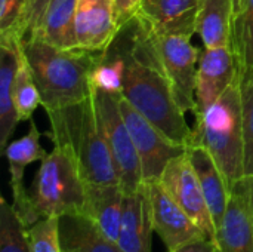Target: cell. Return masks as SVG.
<instances>
[{
  "mask_svg": "<svg viewBox=\"0 0 253 252\" xmlns=\"http://www.w3.org/2000/svg\"><path fill=\"white\" fill-rule=\"evenodd\" d=\"M125 193L119 184L86 186L83 215L89 217L96 227L113 242H119L123 218Z\"/></svg>",
  "mask_w": 253,
  "mask_h": 252,
  "instance_id": "obj_19",
  "label": "cell"
},
{
  "mask_svg": "<svg viewBox=\"0 0 253 252\" xmlns=\"http://www.w3.org/2000/svg\"><path fill=\"white\" fill-rule=\"evenodd\" d=\"M144 190L150 205L153 229L166 245L168 252L206 236L191 217L173 201L160 180L144 181Z\"/></svg>",
  "mask_w": 253,
  "mask_h": 252,
  "instance_id": "obj_9",
  "label": "cell"
},
{
  "mask_svg": "<svg viewBox=\"0 0 253 252\" xmlns=\"http://www.w3.org/2000/svg\"><path fill=\"white\" fill-rule=\"evenodd\" d=\"M31 252H62L58 217H44L27 227Z\"/></svg>",
  "mask_w": 253,
  "mask_h": 252,
  "instance_id": "obj_27",
  "label": "cell"
},
{
  "mask_svg": "<svg viewBox=\"0 0 253 252\" xmlns=\"http://www.w3.org/2000/svg\"><path fill=\"white\" fill-rule=\"evenodd\" d=\"M148 36L159 61L172 83L178 104L184 111L196 113V77L200 59L197 48L191 43V39L185 36L156 34L151 31H148Z\"/></svg>",
  "mask_w": 253,
  "mask_h": 252,
  "instance_id": "obj_7",
  "label": "cell"
},
{
  "mask_svg": "<svg viewBox=\"0 0 253 252\" xmlns=\"http://www.w3.org/2000/svg\"><path fill=\"white\" fill-rule=\"evenodd\" d=\"M13 104L19 122L30 120L33 117V113L37 110V107L42 105V95L36 85L31 67L22 50V45L19 49V62H18L15 85H13Z\"/></svg>",
  "mask_w": 253,
  "mask_h": 252,
  "instance_id": "obj_25",
  "label": "cell"
},
{
  "mask_svg": "<svg viewBox=\"0 0 253 252\" xmlns=\"http://www.w3.org/2000/svg\"><path fill=\"white\" fill-rule=\"evenodd\" d=\"M237 80V67L231 46L205 49L196 77V116L215 102Z\"/></svg>",
  "mask_w": 253,
  "mask_h": 252,
  "instance_id": "obj_14",
  "label": "cell"
},
{
  "mask_svg": "<svg viewBox=\"0 0 253 252\" xmlns=\"http://www.w3.org/2000/svg\"><path fill=\"white\" fill-rule=\"evenodd\" d=\"M50 0H25L22 13L13 28H10L13 33L19 36V39L24 42L31 37L34 30L39 25V21L47 7Z\"/></svg>",
  "mask_w": 253,
  "mask_h": 252,
  "instance_id": "obj_29",
  "label": "cell"
},
{
  "mask_svg": "<svg viewBox=\"0 0 253 252\" xmlns=\"http://www.w3.org/2000/svg\"><path fill=\"white\" fill-rule=\"evenodd\" d=\"M170 252H218V244L209 238H200Z\"/></svg>",
  "mask_w": 253,
  "mask_h": 252,
  "instance_id": "obj_32",
  "label": "cell"
},
{
  "mask_svg": "<svg viewBox=\"0 0 253 252\" xmlns=\"http://www.w3.org/2000/svg\"><path fill=\"white\" fill-rule=\"evenodd\" d=\"M200 0H142L135 16L148 31L193 37Z\"/></svg>",
  "mask_w": 253,
  "mask_h": 252,
  "instance_id": "obj_13",
  "label": "cell"
},
{
  "mask_svg": "<svg viewBox=\"0 0 253 252\" xmlns=\"http://www.w3.org/2000/svg\"><path fill=\"white\" fill-rule=\"evenodd\" d=\"M243 137H245V177H253V82L240 85Z\"/></svg>",
  "mask_w": 253,
  "mask_h": 252,
  "instance_id": "obj_28",
  "label": "cell"
},
{
  "mask_svg": "<svg viewBox=\"0 0 253 252\" xmlns=\"http://www.w3.org/2000/svg\"><path fill=\"white\" fill-rule=\"evenodd\" d=\"M132 22L130 43L123 49L126 71L122 97L169 140L188 147L193 129L185 120V111L178 104L172 83L154 52L148 31L136 18H132Z\"/></svg>",
  "mask_w": 253,
  "mask_h": 252,
  "instance_id": "obj_1",
  "label": "cell"
},
{
  "mask_svg": "<svg viewBox=\"0 0 253 252\" xmlns=\"http://www.w3.org/2000/svg\"><path fill=\"white\" fill-rule=\"evenodd\" d=\"M231 49L237 67L239 85L253 82V0H243V4L233 18Z\"/></svg>",
  "mask_w": 253,
  "mask_h": 252,
  "instance_id": "obj_23",
  "label": "cell"
},
{
  "mask_svg": "<svg viewBox=\"0 0 253 252\" xmlns=\"http://www.w3.org/2000/svg\"><path fill=\"white\" fill-rule=\"evenodd\" d=\"M25 0H0V31L10 30L16 25Z\"/></svg>",
  "mask_w": 253,
  "mask_h": 252,
  "instance_id": "obj_30",
  "label": "cell"
},
{
  "mask_svg": "<svg viewBox=\"0 0 253 252\" xmlns=\"http://www.w3.org/2000/svg\"><path fill=\"white\" fill-rule=\"evenodd\" d=\"M141 1L142 0H114L116 16L122 28L135 16Z\"/></svg>",
  "mask_w": 253,
  "mask_h": 252,
  "instance_id": "obj_31",
  "label": "cell"
},
{
  "mask_svg": "<svg viewBox=\"0 0 253 252\" xmlns=\"http://www.w3.org/2000/svg\"><path fill=\"white\" fill-rule=\"evenodd\" d=\"M77 0H50L30 39H42L61 49H74ZM28 40V39H27Z\"/></svg>",
  "mask_w": 253,
  "mask_h": 252,
  "instance_id": "obj_21",
  "label": "cell"
},
{
  "mask_svg": "<svg viewBox=\"0 0 253 252\" xmlns=\"http://www.w3.org/2000/svg\"><path fill=\"white\" fill-rule=\"evenodd\" d=\"M58 223L62 252H125L83 214L62 215Z\"/></svg>",
  "mask_w": 253,
  "mask_h": 252,
  "instance_id": "obj_20",
  "label": "cell"
},
{
  "mask_svg": "<svg viewBox=\"0 0 253 252\" xmlns=\"http://www.w3.org/2000/svg\"><path fill=\"white\" fill-rule=\"evenodd\" d=\"M196 119L190 146L205 147L221 169L228 187L233 189L245 178L243 111L239 82L236 80Z\"/></svg>",
  "mask_w": 253,
  "mask_h": 252,
  "instance_id": "obj_4",
  "label": "cell"
},
{
  "mask_svg": "<svg viewBox=\"0 0 253 252\" xmlns=\"http://www.w3.org/2000/svg\"><path fill=\"white\" fill-rule=\"evenodd\" d=\"M92 94L96 105L98 122L117 171L119 186L125 195L135 193L144 186L142 166L135 143L122 116L119 95L93 88Z\"/></svg>",
  "mask_w": 253,
  "mask_h": 252,
  "instance_id": "obj_6",
  "label": "cell"
},
{
  "mask_svg": "<svg viewBox=\"0 0 253 252\" xmlns=\"http://www.w3.org/2000/svg\"><path fill=\"white\" fill-rule=\"evenodd\" d=\"M4 154L9 163V174H10V189H12V206L22 221L25 227L33 226L39 221V217L34 211L30 192L24 187V172L25 168L37 160H43L47 153L40 144V132L33 119H30V129L28 132L9 143L4 149Z\"/></svg>",
  "mask_w": 253,
  "mask_h": 252,
  "instance_id": "obj_11",
  "label": "cell"
},
{
  "mask_svg": "<svg viewBox=\"0 0 253 252\" xmlns=\"http://www.w3.org/2000/svg\"><path fill=\"white\" fill-rule=\"evenodd\" d=\"M190 162L196 171L203 195L206 198L212 220L216 227V233L222 226L228 202L231 198V189L228 187L221 169L211 156V153L202 146H190L187 149Z\"/></svg>",
  "mask_w": 253,
  "mask_h": 252,
  "instance_id": "obj_17",
  "label": "cell"
},
{
  "mask_svg": "<svg viewBox=\"0 0 253 252\" xmlns=\"http://www.w3.org/2000/svg\"><path fill=\"white\" fill-rule=\"evenodd\" d=\"M160 183L173 201L205 232V235L216 242V227L188 153L172 159L166 165L160 177Z\"/></svg>",
  "mask_w": 253,
  "mask_h": 252,
  "instance_id": "obj_10",
  "label": "cell"
},
{
  "mask_svg": "<svg viewBox=\"0 0 253 252\" xmlns=\"http://www.w3.org/2000/svg\"><path fill=\"white\" fill-rule=\"evenodd\" d=\"M0 252H31L27 227L4 198L0 199Z\"/></svg>",
  "mask_w": 253,
  "mask_h": 252,
  "instance_id": "obj_26",
  "label": "cell"
},
{
  "mask_svg": "<svg viewBox=\"0 0 253 252\" xmlns=\"http://www.w3.org/2000/svg\"><path fill=\"white\" fill-rule=\"evenodd\" d=\"M218 252H253V218L242 180L231 189L228 208L216 233Z\"/></svg>",
  "mask_w": 253,
  "mask_h": 252,
  "instance_id": "obj_16",
  "label": "cell"
},
{
  "mask_svg": "<svg viewBox=\"0 0 253 252\" xmlns=\"http://www.w3.org/2000/svg\"><path fill=\"white\" fill-rule=\"evenodd\" d=\"M119 107L139 154L144 181L160 180L166 165L187 153L188 147L169 140L122 95L119 97Z\"/></svg>",
  "mask_w": 253,
  "mask_h": 252,
  "instance_id": "obj_8",
  "label": "cell"
},
{
  "mask_svg": "<svg viewBox=\"0 0 253 252\" xmlns=\"http://www.w3.org/2000/svg\"><path fill=\"white\" fill-rule=\"evenodd\" d=\"M30 196L39 220L83 214L86 184L74 156L65 147L53 146L52 151L40 160Z\"/></svg>",
  "mask_w": 253,
  "mask_h": 252,
  "instance_id": "obj_5",
  "label": "cell"
},
{
  "mask_svg": "<svg viewBox=\"0 0 253 252\" xmlns=\"http://www.w3.org/2000/svg\"><path fill=\"white\" fill-rule=\"evenodd\" d=\"M233 18V0H200L197 34L200 36L205 49L231 46Z\"/></svg>",
  "mask_w": 253,
  "mask_h": 252,
  "instance_id": "obj_22",
  "label": "cell"
},
{
  "mask_svg": "<svg viewBox=\"0 0 253 252\" xmlns=\"http://www.w3.org/2000/svg\"><path fill=\"white\" fill-rule=\"evenodd\" d=\"M154 232L148 199L144 190L125 195L123 218L119 247L125 252H151V233Z\"/></svg>",
  "mask_w": 253,
  "mask_h": 252,
  "instance_id": "obj_18",
  "label": "cell"
},
{
  "mask_svg": "<svg viewBox=\"0 0 253 252\" xmlns=\"http://www.w3.org/2000/svg\"><path fill=\"white\" fill-rule=\"evenodd\" d=\"M242 184L245 187V192H246V196H248V201H249V206H251V212H252L253 218V177L242 178Z\"/></svg>",
  "mask_w": 253,
  "mask_h": 252,
  "instance_id": "obj_33",
  "label": "cell"
},
{
  "mask_svg": "<svg viewBox=\"0 0 253 252\" xmlns=\"http://www.w3.org/2000/svg\"><path fill=\"white\" fill-rule=\"evenodd\" d=\"M22 50L46 111L61 110L90 97V73L102 52L61 49L37 37L24 40Z\"/></svg>",
  "mask_w": 253,
  "mask_h": 252,
  "instance_id": "obj_2",
  "label": "cell"
},
{
  "mask_svg": "<svg viewBox=\"0 0 253 252\" xmlns=\"http://www.w3.org/2000/svg\"><path fill=\"white\" fill-rule=\"evenodd\" d=\"M120 30L114 0H77L76 39L80 49L105 52Z\"/></svg>",
  "mask_w": 253,
  "mask_h": 252,
  "instance_id": "obj_12",
  "label": "cell"
},
{
  "mask_svg": "<svg viewBox=\"0 0 253 252\" xmlns=\"http://www.w3.org/2000/svg\"><path fill=\"white\" fill-rule=\"evenodd\" d=\"M53 146L65 147L76 159L86 186L119 184L117 171L102 135L93 94L79 104L46 111Z\"/></svg>",
  "mask_w": 253,
  "mask_h": 252,
  "instance_id": "obj_3",
  "label": "cell"
},
{
  "mask_svg": "<svg viewBox=\"0 0 253 252\" xmlns=\"http://www.w3.org/2000/svg\"><path fill=\"white\" fill-rule=\"evenodd\" d=\"M233 3H234V13H237L243 4V0H233Z\"/></svg>",
  "mask_w": 253,
  "mask_h": 252,
  "instance_id": "obj_34",
  "label": "cell"
},
{
  "mask_svg": "<svg viewBox=\"0 0 253 252\" xmlns=\"http://www.w3.org/2000/svg\"><path fill=\"white\" fill-rule=\"evenodd\" d=\"M22 40L12 30L0 31V147L6 149L19 117L13 104V85Z\"/></svg>",
  "mask_w": 253,
  "mask_h": 252,
  "instance_id": "obj_15",
  "label": "cell"
},
{
  "mask_svg": "<svg viewBox=\"0 0 253 252\" xmlns=\"http://www.w3.org/2000/svg\"><path fill=\"white\" fill-rule=\"evenodd\" d=\"M126 58L123 50L101 53L90 73V85L93 89H99L113 95H122L125 86Z\"/></svg>",
  "mask_w": 253,
  "mask_h": 252,
  "instance_id": "obj_24",
  "label": "cell"
}]
</instances>
